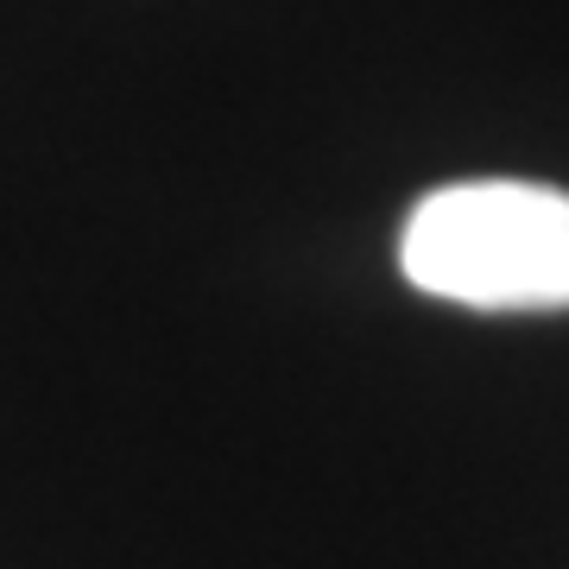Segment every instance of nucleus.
Returning <instances> with one entry per match:
<instances>
[{"label":"nucleus","instance_id":"1","mask_svg":"<svg viewBox=\"0 0 569 569\" xmlns=\"http://www.w3.org/2000/svg\"><path fill=\"white\" fill-rule=\"evenodd\" d=\"M406 279L468 310H569V190L519 178L443 183L406 216Z\"/></svg>","mask_w":569,"mask_h":569}]
</instances>
